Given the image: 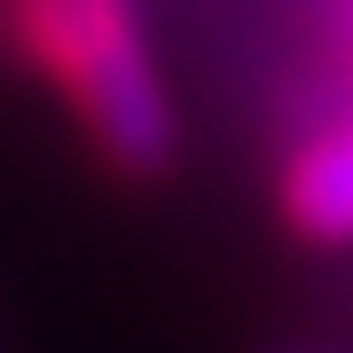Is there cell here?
<instances>
[{"label": "cell", "mask_w": 353, "mask_h": 353, "mask_svg": "<svg viewBox=\"0 0 353 353\" xmlns=\"http://www.w3.org/2000/svg\"><path fill=\"white\" fill-rule=\"evenodd\" d=\"M8 24L16 48L79 110L110 173L165 181L181 165V110L150 55L141 0H8Z\"/></svg>", "instance_id": "6da1fadb"}, {"label": "cell", "mask_w": 353, "mask_h": 353, "mask_svg": "<svg viewBox=\"0 0 353 353\" xmlns=\"http://www.w3.org/2000/svg\"><path fill=\"white\" fill-rule=\"evenodd\" d=\"M283 220L330 252L353 243V118L299 141V157L283 165Z\"/></svg>", "instance_id": "7a4b0ae2"}, {"label": "cell", "mask_w": 353, "mask_h": 353, "mask_svg": "<svg viewBox=\"0 0 353 353\" xmlns=\"http://www.w3.org/2000/svg\"><path fill=\"white\" fill-rule=\"evenodd\" d=\"M267 353H353V345H267Z\"/></svg>", "instance_id": "3957f363"}]
</instances>
